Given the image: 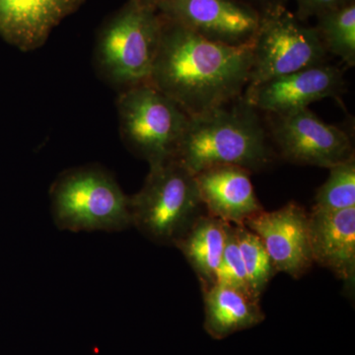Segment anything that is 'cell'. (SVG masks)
<instances>
[{
    "instance_id": "obj_1",
    "label": "cell",
    "mask_w": 355,
    "mask_h": 355,
    "mask_svg": "<svg viewBox=\"0 0 355 355\" xmlns=\"http://www.w3.org/2000/svg\"><path fill=\"white\" fill-rule=\"evenodd\" d=\"M252 62V44L231 46L209 41L163 17L149 83L195 116L242 97Z\"/></svg>"
},
{
    "instance_id": "obj_2",
    "label": "cell",
    "mask_w": 355,
    "mask_h": 355,
    "mask_svg": "<svg viewBox=\"0 0 355 355\" xmlns=\"http://www.w3.org/2000/svg\"><path fill=\"white\" fill-rule=\"evenodd\" d=\"M193 175L218 165L244 168L254 174L275 162L265 114L238 98L198 116H191L175 158Z\"/></svg>"
},
{
    "instance_id": "obj_3",
    "label": "cell",
    "mask_w": 355,
    "mask_h": 355,
    "mask_svg": "<svg viewBox=\"0 0 355 355\" xmlns=\"http://www.w3.org/2000/svg\"><path fill=\"white\" fill-rule=\"evenodd\" d=\"M162 29L157 7L128 0L98 34L94 60L99 76L119 92L149 83Z\"/></svg>"
},
{
    "instance_id": "obj_4",
    "label": "cell",
    "mask_w": 355,
    "mask_h": 355,
    "mask_svg": "<svg viewBox=\"0 0 355 355\" xmlns=\"http://www.w3.org/2000/svg\"><path fill=\"white\" fill-rule=\"evenodd\" d=\"M50 198L51 216L60 230L119 232L132 226L130 197L101 167L62 173L51 184Z\"/></svg>"
},
{
    "instance_id": "obj_5",
    "label": "cell",
    "mask_w": 355,
    "mask_h": 355,
    "mask_svg": "<svg viewBox=\"0 0 355 355\" xmlns=\"http://www.w3.org/2000/svg\"><path fill=\"white\" fill-rule=\"evenodd\" d=\"M132 223L155 244L175 246L205 209L195 175L176 159L149 166L144 187L130 197Z\"/></svg>"
},
{
    "instance_id": "obj_6",
    "label": "cell",
    "mask_w": 355,
    "mask_h": 355,
    "mask_svg": "<svg viewBox=\"0 0 355 355\" xmlns=\"http://www.w3.org/2000/svg\"><path fill=\"white\" fill-rule=\"evenodd\" d=\"M123 144L149 166L176 156L191 116L150 83L119 92L116 99Z\"/></svg>"
},
{
    "instance_id": "obj_7",
    "label": "cell",
    "mask_w": 355,
    "mask_h": 355,
    "mask_svg": "<svg viewBox=\"0 0 355 355\" xmlns=\"http://www.w3.org/2000/svg\"><path fill=\"white\" fill-rule=\"evenodd\" d=\"M249 85H256L329 60L316 30L287 7L266 13L252 43Z\"/></svg>"
},
{
    "instance_id": "obj_8",
    "label": "cell",
    "mask_w": 355,
    "mask_h": 355,
    "mask_svg": "<svg viewBox=\"0 0 355 355\" xmlns=\"http://www.w3.org/2000/svg\"><path fill=\"white\" fill-rule=\"evenodd\" d=\"M265 121L277 158L286 162L330 169L355 156L352 135L324 123L309 108L266 114Z\"/></svg>"
},
{
    "instance_id": "obj_9",
    "label": "cell",
    "mask_w": 355,
    "mask_h": 355,
    "mask_svg": "<svg viewBox=\"0 0 355 355\" xmlns=\"http://www.w3.org/2000/svg\"><path fill=\"white\" fill-rule=\"evenodd\" d=\"M157 9L165 19L231 46H251L263 18L237 0H163Z\"/></svg>"
},
{
    "instance_id": "obj_10",
    "label": "cell",
    "mask_w": 355,
    "mask_h": 355,
    "mask_svg": "<svg viewBox=\"0 0 355 355\" xmlns=\"http://www.w3.org/2000/svg\"><path fill=\"white\" fill-rule=\"evenodd\" d=\"M345 88L343 70L327 62L248 86L243 97L261 114L282 116L327 98L340 101Z\"/></svg>"
},
{
    "instance_id": "obj_11",
    "label": "cell",
    "mask_w": 355,
    "mask_h": 355,
    "mask_svg": "<svg viewBox=\"0 0 355 355\" xmlns=\"http://www.w3.org/2000/svg\"><path fill=\"white\" fill-rule=\"evenodd\" d=\"M244 225L263 242L277 272L300 279L314 265L309 237V212L296 202L254 214Z\"/></svg>"
},
{
    "instance_id": "obj_12",
    "label": "cell",
    "mask_w": 355,
    "mask_h": 355,
    "mask_svg": "<svg viewBox=\"0 0 355 355\" xmlns=\"http://www.w3.org/2000/svg\"><path fill=\"white\" fill-rule=\"evenodd\" d=\"M309 237L314 263L343 280L349 293L355 284V207L309 212Z\"/></svg>"
},
{
    "instance_id": "obj_13",
    "label": "cell",
    "mask_w": 355,
    "mask_h": 355,
    "mask_svg": "<svg viewBox=\"0 0 355 355\" xmlns=\"http://www.w3.org/2000/svg\"><path fill=\"white\" fill-rule=\"evenodd\" d=\"M85 0H0V36L22 51L41 48Z\"/></svg>"
},
{
    "instance_id": "obj_14",
    "label": "cell",
    "mask_w": 355,
    "mask_h": 355,
    "mask_svg": "<svg viewBox=\"0 0 355 355\" xmlns=\"http://www.w3.org/2000/svg\"><path fill=\"white\" fill-rule=\"evenodd\" d=\"M251 175L247 169L232 165L214 166L195 174L207 214L233 225H241L263 211Z\"/></svg>"
},
{
    "instance_id": "obj_15",
    "label": "cell",
    "mask_w": 355,
    "mask_h": 355,
    "mask_svg": "<svg viewBox=\"0 0 355 355\" xmlns=\"http://www.w3.org/2000/svg\"><path fill=\"white\" fill-rule=\"evenodd\" d=\"M203 328L214 340L253 328L266 319L260 301L235 287L214 284L202 289Z\"/></svg>"
},
{
    "instance_id": "obj_16",
    "label": "cell",
    "mask_w": 355,
    "mask_h": 355,
    "mask_svg": "<svg viewBox=\"0 0 355 355\" xmlns=\"http://www.w3.org/2000/svg\"><path fill=\"white\" fill-rule=\"evenodd\" d=\"M229 225L230 223L205 212L175 244L197 275L202 291L216 284Z\"/></svg>"
},
{
    "instance_id": "obj_17",
    "label": "cell",
    "mask_w": 355,
    "mask_h": 355,
    "mask_svg": "<svg viewBox=\"0 0 355 355\" xmlns=\"http://www.w3.org/2000/svg\"><path fill=\"white\" fill-rule=\"evenodd\" d=\"M315 20L313 27L328 55L340 58L347 67H354L355 1L321 14Z\"/></svg>"
},
{
    "instance_id": "obj_18",
    "label": "cell",
    "mask_w": 355,
    "mask_h": 355,
    "mask_svg": "<svg viewBox=\"0 0 355 355\" xmlns=\"http://www.w3.org/2000/svg\"><path fill=\"white\" fill-rule=\"evenodd\" d=\"M233 228L246 270L250 292L254 298L261 300V294L277 275V270L258 235L244 224L233 225Z\"/></svg>"
},
{
    "instance_id": "obj_19",
    "label": "cell",
    "mask_w": 355,
    "mask_h": 355,
    "mask_svg": "<svg viewBox=\"0 0 355 355\" xmlns=\"http://www.w3.org/2000/svg\"><path fill=\"white\" fill-rule=\"evenodd\" d=\"M328 179L315 196L313 207L340 210L355 207V156L329 169Z\"/></svg>"
},
{
    "instance_id": "obj_20",
    "label": "cell",
    "mask_w": 355,
    "mask_h": 355,
    "mask_svg": "<svg viewBox=\"0 0 355 355\" xmlns=\"http://www.w3.org/2000/svg\"><path fill=\"white\" fill-rule=\"evenodd\" d=\"M216 284L235 287L251 294L248 286L246 270L243 263L232 224L229 225L227 242H226L220 265L217 270Z\"/></svg>"
},
{
    "instance_id": "obj_21",
    "label": "cell",
    "mask_w": 355,
    "mask_h": 355,
    "mask_svg": "<svg viewBox=\"0 0 355 355\" xmlns=\"http://www.w3.org/2000/svg\"><path fill=\"white\" fill-rule=\"evenodd\" d=\"M297 10L294 13L299 20L307 22L311 18H316L324 12L347 6L355 0H294Z\"/></svg>"
},
{
    "instance_id": "obj_22",
    "label": "cell",
    "mask_w": 355,
    "mask_h": 355,
    "mask_svg": "<svg viewBox=\"0 0 355 355\" xmlns=\"http://www.w3.org/2000/svg\"><path fill=\"white\" fill-rule=\"evenodd\" d=\"M237 1L246 4L260 12L261 15H265L277 9L287 7L289 0H237Z\"/></svg>"
},
{
    "instance_id": "obj_23",
    "label": "cell",
    "mask_w": 355,
    "mask_h": 355,
    "mask_svg": "<svg viewBox=\"0 0 355 355\" xmlns=\"http://www.w3.org/2000/svg\"><path fill=\"white\" fill-rule=\"evenodd\" d=\"M137 1L142 2V3L147 4V6L157 7L160 2L163 0H137Z\"/></svg>"
}]
</instances>
